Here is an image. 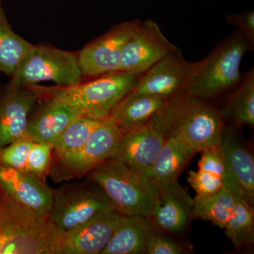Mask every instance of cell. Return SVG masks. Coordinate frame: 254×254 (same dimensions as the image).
<instances>
[{"instance_id": "1", "label": "cell", "mask_w": 254, "mask_h": 254, "mask_svg": "<svg viewBox=\"0 0 254 254\" xmlns=\"http://www.w3.org/2000/svg\"><path fill=\"white\" fill-rule=\"evenodd\" d=\"M150 123L165 140L176 139L196 153L219 146L225 128L220 110L188 93L167 100Z\"/></svg>"}, {"instance_id": "2", "label": "cell", "mask_w": 254, "mask_h": 254, "mask_svg": "<svg viewBox=\"0 0 254 254\" xmlns=\"http://www.w3.org/2000/svg\"><path fill=\"white\" fill-rule=\"evenodd\" d=\"M66 232L0 188V254H64Z\"/></svg>"}, {"instance_id": "3", "label": "cell", "mask_w": 254, "mask_h": 254, "mask_svg": "<svg viewBox=\"0 0 254 254\" xmlns=\"http://www.w3.org/2000/svg\"><path fill=\"white\" fill-rule=\"evenodd\" d=\"M143 74L116 72L73 86L36 84L26 88L33 92L38 100L62 102L82 115L104 120L109 118L115 105L136 86Z\"/></svg>"}, {"instance_id": "4", "label": "cell", "mask_w": 254, "mask_h": 254, "mask_svg": "<svg viewBox=\"0 0 254 254\" xmlns=\"http://www.w3.org/2000/svg\"><path fill=\"white\" fill-rule=\"evenodd\" d=\"M125 216H152L161 199L158 187L143 173L128 168L113 156L87 174Z\"/></svg>"}, {"instance_id": "5", "label": "cell", "mask_w": 254, "mask_h": 254, "mask_svg": "<svg viewBox=\"0 0 254 254\" xmlns=\"http://www.w3.org/2000/svg\"><path fill=\"white\" fill-rule=\"evenodd\" d=\"M252 50L254 47L238 30H235L219 42L204 59L195 62L187 93L205 100L215 99L236 87L242 78V58Z\"/></svg>"}, {"instance_id": "6", "label": "cell", "mask_w": 254, "mask_h": 254, "mask_svg": "<svg viewBox=\"0 0 254 254\" xmlns=\"http://www.w3.org/2000/svg\"><path fill=\"white\" fill-rule=\"evenodd\" d=\"M83 77L77 53L33 45L18 64L9 87L21 89L42 81L73 86L81 83Z\"/></svg>"}, {"instance_id": "7", "label": "cell", "mask_w": 254, "mask_h": 254, "mask_svg": "<svg viewBox=\"0 0 254 254\" xmlns=\"http://www.w3.org/2000/svg\"><path fill=\"white\" fill-rule=\"evenodd\" d=\"M123 132L111 118L100 122L85 144L69 154L52 156L49 175L56 183L81 180L117 153Z\"/></svg>"}, {"instance_id": "8", "label": "cell", "mask_w": 254, "mask_h": 254, "mask_svg": "<svg viewBox=\"0 0 254 254\" xmlns=\"http://www.w3.org/2000/svg\"><path fill=\"white\" fill-rule=\"evenodd\" d=\"M55 190L50 220L60 230L69 231L115 206L97 184L86 178L63 182Z\"/></svg>"}, {"instance_id": "9", "label": "cell", "mask_w": 254, "mask_h": 254, "mask_svg": "<svg viewBox=\"0 0 254 254\" xmlns=\"http://www.w3.org/2000/svg\"><path fill=\"white\" fill-rule=\"evenodd\" d=\"M141 21L132 20L118 23L78 53L83 76L100 77L118 72L124 47Z\"/></svg>"}, {"instance_id": "10", "label": "cell", "mask_w": 254, "mask_h": 254, "mask_svg": "<svg viewBox=\"0 0 254 254\" xmlns=\"http://www.w3.org/2000/svg\"><path fill=\"white\" fill-rule=\"evenodd\" d=\"M195 66L177 48L145 71L132 91L166 100L187 93Z\"/></svg>"}, {"instance_id": "11", "label": "cell", "mask_w": 254, "mask_h": 254, "mask_svg": "<svg viewBox=\"0 0 254 254\" xmlns=\"http://www.w3.org/2000/svg\"><path fill=\"white\" fill-rule=\"evenodd\" d=\"M176 48L158 23L147 19L124 47L118 72L143 74Z\"/></svg>"}, {"instance_id": "12", "label": "cell", "mask_w": 254, "mask_h": 254, "mask_svg": "<svg viewBox=\"0 0 254 254\" xmlns=\"http://www.w3.org/2000/svg\"><path fill=\"white\" fill-rule=\"evenodd\" d=\"M219 147L225 166L224 187L237 198L254 207L253 155L237 136L232 127H225Z\"/></svg>"}, {"instance_id": "13", "label": "cell", "mask_w": 254, "mask_h": 254, "mask_svg": "<svg viewBox=\"0 0 254 254\" xmlns=\"http://www.w3.org/2000/svg\"><path fill=\"white\" fill-rule=\"evenodd\" d=\"M0 188L15 201L50 219L55 190L44 180L33 174L0 165Z\"/></svg>"}, {"instance_id": "14", "label": "cell", "mask_w": 254, "mask_h": 254, "mask_svg": "<svg viewBox=\"0 0 254 254\" xmlns=\"http://www.w3.org/2000/svg\"><path fill=\"white\" fill-rule=\"evenodd\" d=\"M123 216L116 209H113L66 232L64 254H101Z\"/></svg>"}, {"instance_id": "15", "label": "cell", "mask_w": 254, "mask_h": 254, "mask_svg": "<svg viewBox=\"0 0 254 254\" xmlns=\"http://www.w3.org/2000/svg\"><path fill=\"white\" fill-rule=\"evenodd\" d=\"M165 141L163 135L149 122L124 133L114 156L128 168L145 175Z\"/></svg>"}, {"instance_id": "16", "label": "cell", "mask_w": 254, "mask_h": 254, "mask_svg": "<svg viewBox=\"0 0 254 254\" xmlns=\"http://www.w3.org/2000/svg\"><path fill=\"white\" fill-rule=\"evenodd\" d=\"M38 100L28 88L9 87L0 96V148L26 136L30 113Z\"/></svg>"}, {"instance_id": "17", "label": "cell", "mask_w": 254, "mask_h": 254, "mask_svg": "<svg viewBox=\"0 0 254 254\" xmlns=\"http://www.w3.org/2000/svg\"><path fill=\"white\" fill-rule=\"evenodd\" d=\"M194 150L174 138L165 140L146 175L158 187L160 191L177 190L178 177L193 155Z\"/></svg>"}, {"instance_id": "18", "label": "cell", "mask_w": 254, "mask_h": 254, "mask_svg": "<svg viewBox=\"0 0 254 254\" xmlns=\"http://www.w3.org/2000/svg\"><path fill=\"white\" fill-rule=\"evenodd\" d=\"M34 116L28 119L26 136L35 143L54 144L57 138L81 114L57 100H46Z\"/></svg>"}, {"instance_id": "19", "label": "cell", "mask_w": 254, "mask_h": 254, "mask_svg": "<svg viewBox=\"0 0 254 254\" xmlns=\"http://www.w3.org/2000/svg\"><path fill=\"white\" fill-rule=\"evenodd\" d=\"M155 232L148 217L123 215L108 245L100 254H145L148 242Z\"/></svg>"}, {"instance_id": "20", "label": "cell", "mask_w": 254, "mask_h": 254, "mask_svg": "<svg viewBox=\"0 0 254 254\" xmlns=\"http://www.w3.org/2000/svg\"><path fill=\"white\" fill-rule=\"evenodd\" d=\"M168 100L131 91L112 110L110 118L123 133L146 125Z\"/></svg>"}, {"instance_id": "21", "label": "cell", "mask_w": 254, "mask_h": 254, "mask_svg": "<svg viewBox=\"0 0 254 254\" xmlns=\"http://www.w3.org/2000/svg\"><path fill=\"white\" fill-rule=\"evenodd\" d=\"M161 199L152 216L160 228L170 232L182 231L188 222L189 208L193 200L184 189L160 191Z\"/></svg>"}, {"instance_id": "22", "label": "cell", "mask_w": 254, "mask_h": 254, "mask_svg": "<svg viewBox=\"0 0 254 254\" xmlns=\"http://www.w3.org/2000/svg\"><path fill=\"white\" fill-rule=\"evenodd\" d=\"M225 106L220 110L224 120H230L237 126L254 125V68L242 76V80Z\"/></svg>"}, {"instance_id": "23", "label": "cell", "mask_w": 254, "mask_h": 254, "mask_svg": "<svg viewBox=\"0 0 254 254\" xmlns=\"http://www.w3.org/2000/svg\"><path fill=\"white\" fill-rule=\"evenodd\" d=\"M32 46L13 31L0 1V73L12 76Z\"/></svg>"}, {"instance_id": "24", "label": "cell", "mask_w": 254, "mask_h": 254, "mask_svg": "<svg viewBox=\"0 0 254 254\" xmlns=\"http://www.w3.org/2000/svg\"><path fill=\"white\" fill-rule=\"evenodd\" d=\"M236 198L225 187L213 195L195 196L193 200L192 214L195 218L211 222L224 230L231 215Z\"/></svg>"}, {"instance_id": "25", "label": "cell", "mask_w": 254, "mask_h": 254, "mask_svg": "<svg viewBox=\"0 0 254 254\" xmlns=\"http://www.w3.org/2000/svg\"><path fill=\"white\" fill-rule=\"evenodd\" d=\"M225 235L236 248L254 245V212L245 200L237 198L225 228Z\"/></svg>"}, {"instance_id": "26", "label": "cell", "mask_w": 254, "mask_h": 254, "mask_svg": "<svg viewBox=\"0 0 254 254\" xmlns=\"http://www.w3.org/2000/svg\"><path fill=\"white\" fill-rule=\"evenodd\" d=\"M102 120L86 115L73 120L57 138L53 144L52 156L69 154L79 149Z\"/></svg>"}, {"instance_id": "27", "label": "cell", "mask_w": 254, "mask_h": 254, "mask_svg": "<svg viewBox=\"0 0 254 254\" xmlns=\"http://www.w3.org/2000/svg\"><path fill=\"white\" fill-rule=\"evenodd\" d=\"M33 143L25 136L0 148V165L28 173L26 164Z\"/></svg>"}, {"instance_id": "28", "label": "cell", "mask_w": 254, "mask_h": 254, "mask_svg": "<svg viewBox=\"0 0 254 254\" xmlns=\"http://www.w3.org/2000/svg\"><path fill=\"white\" fill-rule=\"evenodd\" d=\"M53 145L48 143H33L28 155L26 170L46 181L52 163Z\"/></svg>"}, {"instance_id": "29", "label": "cell", "mask_w": 254, "mask_h": 254, "mask_svg": "<svg viewBox=\"0 0 254 254\" xmlns=\"http://www.w3.org/2000/svg\"><path fill=\"white\" fill-rule=\"evenodd\" d=\"M187 180L196 193L195 196L204 197L213 195L224 187L221 179L213 174L200 170H190Z\"/></svg>"}, {"instance_id": "30", "label": "cell", "mask_w": 254, "mask_h": 254, "mask_svg": "<svg viewBox=\"0 0 254 254\" xmlns=\"http://www.w3.org/2000/svg\"><path fill=\"white\" fill-rule=\"evenodd\" d=\"M198 170L213 174L223 182L225 166L220 147H213L202 151L201 158L198 162Z\"/></svg>"}, {"instance_id": "31", "label": "cell", "mask_w": 254, "mask_h": 254, "mask_svg": "<svg viewBox=\"0 0 254 254\" xmlns=\"http://www.w3.org/2000/svg\"><path fill=\"white\" fill-rule=\"evenodd\" d=\"M227 21L237 26V30L245 37L251 46L254 48V11H244L228 15Z\"/></svg>"}, {"instance_id": "32", "label": "cell", "mask_w": 254, "mask_h": 254, "mask_svg": "<svg viewBox=\"0 0 254 254\" xmlns=\"http://www.w3.org/2000/svg\"><path fill=\"white\" fill-rule=\"evenodd\" d=\"M183 250L176 242L168 237L153 234L148 246L145 254H180Z\"/></svg>"}]
</instances>
